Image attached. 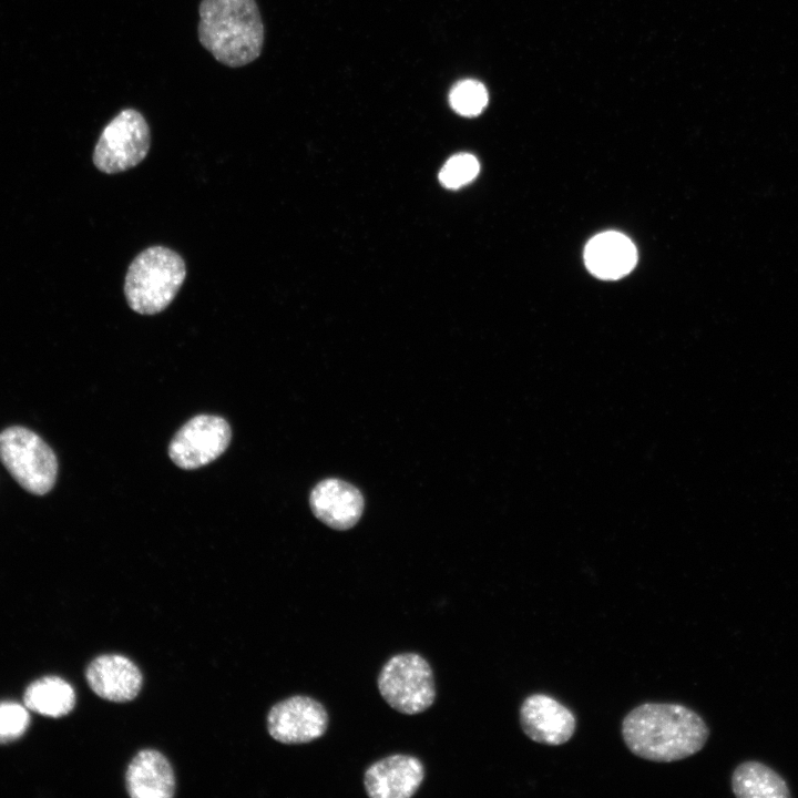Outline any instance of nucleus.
Listing matches in <instances>:
<instances>
[{
	"label": "nucleus",
	"instance_id": "17",
	"mask_svg": "<svg viewBox=\"0 0 798 798\" xmlns=\"http://www.w3.org/2000/svg\"><path fill=\"white\" fill-rule=\"evenodd\" d=\"M449 103L460 115H479L488 104L485 86L475 80L458 82L450 91Z\"/></svg>",
	"mask_w": 798,
	"mask_h": 798
},
{
	"label": "nucleus",
	"instance_id": "13",
	"mask_svg": "<svg viewBox=\"0 0 798 798\" xmlns=\"http://www.w3.org/2000/svg\"><path fill=\"white\" fill-rule=\"evenodd\" d=\"M126 791L132 798H171L176 782L173 767L158 750H140L125 771Z\"/></svg>",
	"mask_w": 798,
	"mask_h": 798
},
{
	"label": "nucleus",
	"instance_id": "6",
	"mask_svg": "<svg viewBox=\"0 0 798 798\" xmlns=\"http://www.w3.org/2000/svg\"><path fill=\"white\" fill-rule=\"evenodd\" d=\"M151 132L137 110L119 112L103 129L93 152V163L106 174L127 171L140 164L149 153Z\"/></svg>",
	"mask_w": 798,
	"mask_h": 798
},
{
	"label": "nucleus",
	"instance_id": "2",
	"mask_svg": "<svg viewBox=\"0 0 798 798\" xmlns=\"http://www.w3.org/2000/svg\"><path fill=\"white\" fill-rule=\"evenodd\" d=\"M198 40L219 63L241 68L262 53L265 30L255 0H202Z\"/></svg>",
	"mask_w": 798,
	"mask_h": 798
},
{
	"label": "nucleus",
	"instance_id": "3",
	"mask_svg": "<svg viewBox=\"0 0 798 798\" xmlns=\"http://www.w3.org/2000/svg\"><path fill=\"white\" fill-rule=\"evenodd\" d=\"M186 277V266L175 250L151 246L130 264L124 295L132 310L141 315L163 311L176 297Z\"/></svg>",
	"mask_w": 798,
	"mask_h": 798
},
{
	"label": "nucleus",
	"instance_id": "4",
	"mask_svg": "<svg viewBox=\"0 0 798 798\" xmlns=\"http://www.w3.org/2000/svg\"><path fill=\"white\" fill-rule=\"evenodd\" d=\"M0 461L28 492L48 493L54 485L58 461L52 449L33 431L14 426L0 432Z\"/></svg>",
	"mask_w": 798,
	"mask_h": 798
},
{
	"label": "nucleus",
	"instance_id": "7",
	"mask_svg": "<svg viewBox=\"0 0 798 798\" xmlns=\"http://www.w3.org/2000/svg\"><path fill=\"white\" fill-rule=\"evenodd\" d=\"M231 438V427L224 418L198 415L176 432L168 456L182 469H198L216 460L227 449Z\"/></svg>",
	"mask_w": 798,
	"mask_h": 798
},
{
	"label": "nucleus",
	"instance_id": "12",
	"mask_svg": "<svg viewBox=\"0 0 798 798\" xmlns=\"http://www.w3.org/2000/svg\"><path fill=\"white\" fill-rule=\"evenodd\" d=\"M309 503L311 511L326 525L348 530L360 519L364 498L352 484L340 479H325L313 489Z\"/></svg>",
	"mask_w": 798,
	"mask_h": 798
},
{
	"label": "nucleus",
	"instance_id": "19",
	"mask_svg": "<svg viewBox=\"0 0 798 798\" xmlns=\"http://www.w3.org/2000/svg\"><path fill=\"white\" fill-rule=\"evenodd\" d=\"M29 714L17 703L0 704V743L19 738L28 728Z\"/></svg>",
	"mask_w": 798,
	"mask_h": 798
},
{
	"label": "nucleus",
	"instance_id": "11",
	"mask_svg": "<svg viewBox=\"0 0 798 798\" xmlns=\"http://www.w3.org/2000/svg\"><path fill=\"white\" fill-rule=\"evenodd\" d=\"M85 678L98 696L115 703L134 699L143 682L137 665L121 654H103L95 657L86 667Z\"/></svg>",
	"mask_w": 798,
	"mask_h": 798
},
{
	"label": "nucleus",
	"instance_id": "10",
	"mask_svg": "<svg viewBox=\"0 0 798 798\" xmlns=\"http://www.w3.org/2000/svg\"><path fill=\"white\" fill-rule=\"evenodd\" d=\"M426 776L422 761L412 755L395 754L371 764L364 774L370 798H410Z\"/></svg>",
	"mask_w": 798,
	"mask_h": 798
},
{
	"label": "nucleus",
	"instance_id": "16",
	"mask_svg": "<svg viewBox=\"0 0 798 798\" xmlns=\"http://www.w3.org/2000/svg\"><path fill=\"white\" fill-rule=\"evenodd\" d=\"M27 708L49 717L69 714L75 705L73 687L64 679L48 676L33 682L24 693Z\"/></svg>",
	"mask_w": 798,
	"mask_h": 798
},
{
	"label": "nucleus",
	"instance_id": "8",
	"mask_svg": "<svg viewBox=\"0 0 798 798\" xmlns=\"http://www.w3.org/2000/svg\"><path fill=\"white\" fill-rule=\"evenodd\" d=\"M328 724L325 706L305 695H295L276 703L267 715L269 735L287 745L306 744L320 738Z\"/></svg>",
	"mask_w": 798,
	"mask_h": 798
},
{
	"label": "nucleus",
	"instance_id": "15",
	"mask_svg": "<svg viewBox=\"0 0 798 798\" xmlns=\"http://www.w3.org/2000/svg\"><path fill=\"white\" fill-rule=\"evenodd\" d=\"M732 788L739 798H786L790 795L785 780L758 761L740 764L732 776Z\"/></svg>",
	"mask_w": 798,
	"mask_h": 798
},
{
	"label": "nucleus",
	"instance_id": "14",
	"mask_svg": "<svg viewBox=\"0 0 798 798\" xmlns=\"http://www.w3.org/2000/svg\"><path fill=\"white\" fill-rule=\"evenodd\" d=\"M637 253L632 241L617 232L594 236L584 250L587 269L601 279H618L635 266Z\"/></svg>",
	"mask_w": 798,
	"mask_h": 798
},
{
	"label": "nucleus",
	"instance_id": "5",
	"mask_svg": "<svg viewBox=\"0 0 798 798\" xmlns=\"http://www.w3.org/2000/svg\"><path fill=\"white\" fill-rule=\"evenodd\" d=\"M377 686L383 700L406 715L427 710L436 699L432 668L417 653H401L390 657L379 672Z\"/></svg>",
	"mask_w": 798,
	"mask_h": 798
},
{
	"label": "nucleus",
	"instance_id": "9",
	"mask_svg": "<svg viewBox=\"0 0 798 798\" xmlns=\"http://www.w3.org/2000/svg\"><path fill=\"white\" fill-rule=\"evenodd\" d=\"M520 725L533 741L559 746L569 741L576 728L574 714L545 694L528 696L520 707Z\"/></svg>",
	"mask_w": 798,
	"mask_h": 798
},
{
	"label": "nucleus",
	"instance_id": "18",
	"mask_svg": "<svg viewBox=\"0 0 798 798\" xmlns=\"http://www.w3.org/2000/svg\"><path fill=\"white\" fill-rule=\"evenodd\" d=\"M480 164L472 154L460 153L450 157L439 173V181L448 188H459L475 178Z\"/></svg>",
	"mask_w": 798,
	"mask_h": 798
},
{
	"label": "nucleus",
	"instance_id": "1",
	"mask_svg": "<svg viewBox=\"0 0 798 798\" xmlns=\"http://www.w3.org/2000/svg\"><path fill=\"white\" fill-rule=\"evenodd\" d=\"M709 732L693 709L672 703H644L626 714L622 737L632 754L656 763H671L695 755Z\"/></svg>",
	"mask_w": 798,
	"mask_h": 798
}]
</instances>
